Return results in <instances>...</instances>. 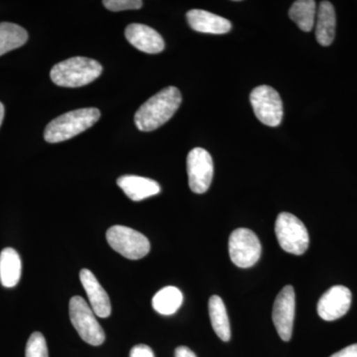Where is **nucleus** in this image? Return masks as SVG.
I'll list each match as a JSON object with an SVG mask.
<instances>
[{"instance_id":"obj_8","label":"nucleus","mask_w":357,"mask_h":357,"mask_svg":"<svg viewBox=\"0 0 357 357\" xmlns=\"http://www.w3.org/2000/svg\"><path fill=\"white\" fill-rule=\"evenodd\" d=\"M229 256L237 267L249 268L255 265L261 256V243L252 230L238 229L229 236Z\"/></svg>"},{"instance_id":"obj_16","label":"nucleus","mask_w":357,"mask_h":357,"mask_svg":"<svg viewBox=\"0 0 357 357\" xmlns=\"http://www.w3.org/2000/svg\"><path fill=\"white\" fill-rule=\"evenodd\" d=\"M316 38L321 46H330L335 40L337 18L330 1H321L316 20Z\"/></svg>"},{"instance_id":"obj_21","label":"nucleus","mask_w":357,"mask_h":357,"mask_svg":"<svg viewBox=\"0 0 357 357\" xmlns=\"http://www.w3.org/2000/svg\"><path fill=\"white\" fill-rule=\"evenodd\" d=\"M28 33L14 23H0V56L20 48L27 42Z\"/></svg>"},{"instance_id":"obj_11","label":"nucleus","mask_w":357,"mask_h":357,"mask_svg":"<svg viewBox=\"0 0 357 357\" xmlns=\"http://www.w3.org/2000/svg\"><path fill=\"white\" fill-rule=\"evenodd\" d=\"M351 306V292L344 286H333L319 299L318 314L326 321H335L344 317Z\"/></svg>"},{"instance_id":"obj_5","label":"nucleus","mask_w":357,"mask_h":357,"mask_svg":"<svg viewBox=\"0 0 357 357\" xmlns=\"http://www.w3.org/2000/svg\"><path fill=\"white\" fill-rule=\"evenodd\" d=\"M69 312L73 326L86 344L98 347L105 342V332L96 319L93 309L83 298L79 296L73 297L70 300Z\"/></svg>"},{"instance_id":"obj_17","label":"nucleus","mask_w":357,"mask_h":357,"mask_svg":"<svg viewBox=\"0 0 357 357\" xmlns=\"http://www.w3.org/2000/svg\"><path fill=\"white\" fill-rule=\"evenodd\" d=\"M22 272V263L17 251L13 248H4L0 253V282L6 288L17 285Z\"/></svg>"},{"instance_id":"obj_27","label":"nucleus","mask_w":357,"mask_h":357,"mask_svg":"<svg viewBox=\"0 0 357 357\" xmlns=\"http://www.w3.org/2000/svg\"><path fill=\"white\" fill-rule=\"evenodd\" d=\"M4 117V107L1 102H0V126H1L2 121H3Z\"/></svg>"},{"instance_id":"obj_1","label":"nucleus","mask_w":357,"mask_h":357,"mask_svg":"<svg viewBox=\"0 0 357 357\" xmlns=\"http://www.w3.org/2000/svg\"><path fill=\"white\" fill-rule=\"evenodd\" d=\"M182 103V95L176 86H168L143 103L134 115L136 128L150 132L172 119Z\"/></svg>"},{"instance_id":"obj_13","label":"nucleus","mask_w":357,"mask_h":357,"mask_svg":"<svg viewBox=\"0 0 357 357\" xmlns=\"http://www.w3.org/2000/svg\"><path fill=\"white\" fill-rule=\"evenodd\" d=\"M79 278L96 316L100 318L109 317L112 314V304H110L109 295L102 287L93 272L89 271V269H83L79 273Z\"/></svg>"},{"instance_id":"obj_15","label":"nucleus","mask_w":357,"mask_h":357,"mask_svg":"<svg viewBox=\"0 0 357 357\" xmlns=\"http://www.w3.org/2000/svg\"><path fill=\"white\" fill-rule=\"evenodd\" d=\"M117 185L134 202L143 201L161 192V188L156 181L140 176H121L117 178Z\"/></svg>"},{"instance_id":"obj_2","label":"nucleus","mask_w":357,"mask_h":357,"mask_svg":"<svg viewBox=\"0 0 357 357\" xmlns=\"http://www.w3.org/2000/svg\"><path fill=\"white\" fill-rule=\"evenodd\" d=\"M100 112L96 107L73 110L58 116L46 126L44 138L49 143L69 140L95 126Z\"/></svg>"},{"instance_id":"obj_12","label":"nucleus","mask_w":357,"mask_h":357,"mask_svg":"<svg viewBox=\"0 0 357 357\" xmlns=\"http://www.w3.org/2000/svg\"><path fill=\"white\" fill-rule=\"evenodd\" d=\"M126 37L129 43L136 49L147 54H158L165 48V42L153 28L144 24L128 25L126 29Z\"/></svg>"},{"instance_id":"obj_18","label":"nucleus","mask_w":357,"mask_h":357,"mask_svg":"<svg viewBox=\"0 0 357 357\" xmlns=\"http://www.w3.org/2000/svg\"><path fill=\"white\" fill-rule=\"evenodd\" d=\"M208 312H210L211 326L218 337L223 342H229L231 337L229 319L227 307L222 298L218 296H211L208 301Z\"/></svg>"},{"instance_id":"obj_7","label":"nucleus","mask_w":357,"mask_h":357,"mask_svg":"<svg viewBox=\"0 0 357 357\" xmlns=\"http://www.w3.org/2000/svg\"><path fill=\"white\" fill-rule=\"evenodd\" d=\"M253 112L260 122L267 126H278L283 119V103L276 89L259 86L250 93Z\"/></svg>"},{"instance_id":"obj_22","label":"nucleus","mask_w":357,"mask_h":357,"mask_svg":"<svg viewBox=\"0 0 357 357\" xmlns=\"http://www.w3.org/2000/svg\"><path fill=\"white\" fill-rule=\"evenodd\" d=\"M25 357H49L46 340L41 333H33L26 344Z\"/></svg>"},{"instance_id":"obj_6","label":"nucleus","mask_w":357,"mask_h":357,"mask_svg":"<svg viewBox=\"0 0 357 357\" xmlns=\"http://www.w3.org/2000/svg\"><path fill=\"white\" fill-rule=\"evenodd\" d=\"M107 241L110 248L130 260L141 259L150 251V243L146 236L123 225L110 227L107 232Z\"/></svg>"},{"instance_id":"obj_3","label":"nucleus","mask_w":357,"mask_h":357,"mask_svg":"<svg viewBox=\"0 0 357 357\" xmlns=\"http://www.w3.org/2000/svg\"><path fill=\"white\" fill-rule=\"evenodd\" d=\"M102 66L98 61L84 57L68 59L52 68V81L65 88L86 86L102 75Z\"/></svg>"},{"instance_id":"obj_20","label":"nucleus","mask_w":357,"mask_h":357,"mask_svg":"<svg viewBox=\"0 0 357 357\" xmlns=\"http://www.w3.org/2000/svg\"><path fill=\"white\" fill-rule=\"evenodd\" d=\"M182 304L183 294L174 286L161 289L152 300V306L155 311L164 316L175 314Z\"/></svg>"},{"instance_id":"obj_23","label":"nucleus","mask_w":357,"mask_h":357,"mask_svg":"<svg viewBox=\"0 0 357 357\" xmlns=\"http://www.w3.org/2000/svg\"><path fill=\"white\" fill-rule=\"evenodd\" d=\"M102 4L105 8L115 13V11L140 9L143 6V2L140 0H105Z\"/></svg>"},{"instance_id":"obj_14","label":"nucleus","mask_w":357,"mask_h":357,"mask_svg":"<svg viewBox=\"0 0 357 357\" xmlns=\"http://www.w3.org/2000/svg\"><path fill=\"white\" fill-rule=\"evenodd\" d=\"M187 20L192 29L201 33L225 34L231 30L230 21L201 9L188 11Z\"/></svg>"},{"instance_id":"obj_10","label":"nucleus","mask_w":357,"mask_h":357,"mask_svg":"<svg viewBox=\"0 0 357 357\" xmlns=\"http://www.w3.org/2000/svg\"><path fill=\"white\" fill-rule=\"evenodd\" d=\"M295 306V291L292 286H286L277 296L272 312L275 328L284 342L292 337Z\"/></svg>"},{"instance_id":"obj_19","label":"nucleus","mask_w":357,"mask_h":357,"mask_svg":"<svg viewBox=\"0 0 357 357\" xmlns=\"http://www.w3.org/2000/svg\"><path fill=\"white\" fill-rule=\"evenodd\" d=\"M316 16L317 3L314 0H298L289 10V17L304 32L312 31Z\"/></svg>"},{"instance_id":"obj_24","label":"nucleus","mask_w":357,"mask_h":357,"mask_svg":"<svg viewBox=\"0 0 357 357\" xmlns=\"http://www.w3.org/2000/svg\"><path fill=\"white\" fill-rule=\"evenodd\" d=\"M130 357H155L153 351L148 345L138 344L132 347Z\"/></svg>"},{"instance_id":"obj_9","label":"nucleus","mask_w":357,"mask_h":357,"mask_svg":"<svg viewBox=\"0 0 357 357\" xmlns=\"http://www.w3.org/2000/svg\"><path fill=\"white\" fill-rule=\"evenodd\" d=\"M190 189L196 194H204L210 189L213 177V161L203 148H194L187 158Z\"/></svg>"},{"instance_id":"obj_25","label":"nucleus","mask_w":357,"mask_h":357,"mask_svg":"<svg viewBox=\"0 0 357 357\" xmlns=\"http://www.w3.org/2000/svg\"><path fill=\"white\" fill-rule=\"evenodd\" d=\"M331 357H357V344L349 345Z\"/></svg>"},{"instance_id":"obj_4","label":"nucleus","mask_w":357,"mask_h":357,"mask_svg":"<svg viewBox=\"0 0 357 357\" xmlns=\"http://www.w3.org/2000/svg\"><path fill=\"white\" fill-rule=\"evenodd\" d=\"M277 241L288 253L302 255L309 248L310 237L306 227L292 213H281L275 223Z\"/></svg>"},{"instance_id":"obj_26","label":"nucleus","mask_w":357,"mask_h":357,"mask_svg":"<svg viewBox=\"0 0 357 357\" xmlns=\"http://www.w3.org/2000/svg\"><path fill=\"white\" fill-rule=\"evenodd\" d=\"M175 357H197V356L189 347H178L176 349Z\"/></svg>"}]
</instances>
